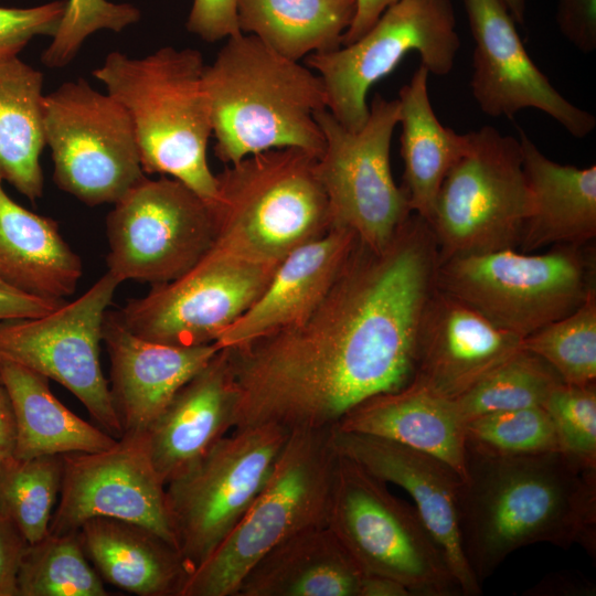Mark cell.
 I'll return each mask as SVG.
<instances>
[{
    "label": "cell",
    "instance_id": "obj_18",
    "mask_svg": "<svg viewBox=\"0 0 596 596\" xmlns=\"http://www.w3.org/2000/svg\"><path fill=\"white\" fill-rule=\"evenodd\" d=\"M462 3L475 43L470 87L481 111L513 118L525 108H534L575 138L590 135L596 117L566 99L538 67L505 4L501 0Z\"/></svg>",
    "mask_w": 596,
    "mask_h": 596
},
{
    "label": "cell",
    "instance_id": "obj_36",
    "mask_svg": "<svg viewBox=\"0 0 596 596\" xmlns=\"http://www.w3.org/2000/svg\"><path fill=\"white\" fill-rule=\"evenodd\" d=\"M566 384L596 383V289L571 313L522 339Z\"/></svg>",
    "mask_w": 596,
    "mask_h": 596
},
{
    "label": "cell",
    "instance_id": "obj_1",
    "mask_svg": "<svg viewBox=\"0 0 596 596\" xmlns=\"http://www.w3.org/2000/svg\"><path fill=\"white\" fill-rule=\"evenodd\" d=\"M437 269L434 252L414 236L379 252L358 242L302 320L224 348L237 397L233 429L332 427L361 402L407 385Z\"/></svg>",
    "mask_w": 596,
    "mask_h": 596
},
{
    "label": "cell",
    "instance_id": "obj_10",
    "mask_svg": "<svg viewBox=\"0 0 596 596\" xmlns=\"http://www.w3.org/2000/svg\"><path fill=\"white\" fill-rule=\"evenodd\" d=\"M265 424L233 429L166 485V504L178 549L194 571L246 514L289 437Z\"/></svg>",
    "mask_w": 596,
    "mask_h": 596
},
{
    "label": "cell",
    "instance_id": "obj_39",
    "mask_svg": "<svg viewBox=\"0 0 596 596\" xmlns=\"http://www.w3.org/2000/svg\"><path fill=\"white\" fill-rule=\"evenodd\" d=\"M542 407L553 422L560 450L584 469H596V383L562 382Z\"/></svg>",
    "mask_w": 596,
    "mask_h": 596
},
{
    "label": "cell",
    "instance_id": "obj_12",
    "mask_svg": "<svg viewBox=\"0 0 596 596\" xmlns=\"http://www.w3.org/2000/svg\"><path fill=\"white\" fill-rule=\"evenodd\" d=\"M398 118V100L379 94L358 131L343 127L327 109L316 114L324 138L316 170L331 224L351 230L361 244L376 252L389 245L413 213L391 170V141Z\"/></svg>",
    "mask_w": 596,
    "mask_h": 596
},
{
    "label": "cell",
    "instance_id": "obj_15",
    "mask_svg": "<svg viewBox=\"0 0 596 596\" xmlns=\"http://www.w3.org/2000/svg\"><path fill=\"white\" fill-rule=\"evenodd\" d=\"M119 284L106 272L78 298L43 316L0 322V360L60 383L117 439L124 432L99 351L104 318Z\"/></svg>",
    "mask_w": 596,
    "mask_h": 596
},
{
    "label": "cell",
    "instance_id": "obj_30",
    "mask_svg": "<svg viewBox=\"0 0 596 596\" xmlns=\"http://www.w3.org/2000/svg\"><path fill=\"white\" fill-rule=\"evenodd\" d=\"M17 428L14 457L29 459L70 453H95L117 441L97 425L68 409L51 391L49 379L20 364L0 360Z\"/></svg>",
    "mask_w": 596,
    "mask_h": 596
},
{
    "label": "cell",
    "instance_id": "obj_26",
    "mask_svg": "<svg viewBox=\"0 0 596 596\" xmlns=\"http://www.w3.org/2000/svg\"><path fill=\"white\" fill-rule=\"evenodd\" d=\"M77 532L104 582L138 596H182L193 570L179 549L158 533L103 517L87 520Z\"/></svg>",
    "mask_w": 596,
    "mask_h": 596
},
{
    "label": "cell",
    "instance_id": "obj_44",
    "mask_svg": "<svg viewBox=\"0 0 596 596\" xmlns=\"http://www.w3.org/2000/svg\"><path fill=\"white\" fill-rule=\"evenodd\" d=\"M64 302L30 296L0 281V322L40 317Z\"/></svg>",
    "mask_w": 596,
    "mask_h": 596
},
{
    "label": "cell",
    "instance_id": "obj_42",
    "mask_svg": "<svg viewBox=\"0 0 596 596\" xmlns=\"http://www.w3.org/2000/svg\"><path fill=\"white\" fill-rule=\"evenodd\" d=\"M556 24L582 53L596 50V0H557Z\"/></svg>",
    "mask_w": 596,
    "mask_h": 596
},
{
    "label": "cell",
    "instance_id": "obj_32",
    "mask_svg": "<svg viewBox=\"0 0 596 596\" xmlns=\"http://www.w3.org/2000/svg\"><path fill=\"white\" fill-rule=\"evenodd\" d=\"M356 0H238L242 33L294 61L341 46Z\"/></svg>",
    "mask_w": 596,
    "mask_h": 596
},
{
    "label": "cell",
    "instance_id": "obj_23",
    "mask_svg": "<svg viewBox=\"0 0 596 596\" xmlns=\"http://www.w3.org/2000/svg\"><path fill=\"white\" fill-rule=\"evenodd\" d=\"M236 402L226 351L220 349L146 430L151 461L164 485L233 429Z\"/></svg>",
    "mask_w": 596,
    "mask_h": 596
},
{
    "label": "cell",
    "instance_id": "obj_5",
    "mask_svg": "<svg viewBox=\"0 0 596 596\" xmlns=\"http://www.w3.org/2000/svg\"><path fill=\"white\" fill-rule=\"evenodd\" d=\"M317 159L290 147L227 164L216 174L212 247L246 262L279 265L323 235L332 224Z\"/></svg>",
    "mask_w": 596,
    "mask_h": 596
},
{
    "label": "cell",
    "instance_id": "obj_48",
    "mask_svg": "<svg viewBox=\"0 0 596 596\" xmlns=\"http://www.w3.org/2000/svg\"><path fill=\"white\" fill-rule=\"evenodd\" d=\"M508 8L510 14L518 23L524 22L525 0H501Z\"/></svg>",
    "mask_w": 596,
    "mask_h": 596
},
{
    "label": "cell",
    "instance_id": "obj_7",
    "mask_svg": "<svg viewBox=\"0 0 596 596\" xmlns=\"http://www.w3.org/2000/svg\"><path fill=\"white\" fill-rule=\"evenodd\" d=\"M326 524L364 574L396 579L415 596L462 595L416 508L339 451Z\"/></svg>",
    "mask_w": 596,
    "mask_h": 596
},
{
    "label": "cell",
    "instance_id": "obj_2",
    "mask_svg": "<svg viewBox=\"0 0 596 596\" xmlns=\"http://www.w3.org/2000/svg\"><path fill=\"white\" fill-rule=\"evenodd\" d=\"M457 511L462 553L480 584L526 545L577 543L596 554V469L562 451L493 456L467 449Z\"/></svg>",
    "mask_w": 596,
    "mask_h": 596
},
{
    "label": "cell",
    "instance_id": "obj_8",
    "mask_svg": "<svg viewBox=\"0 0 596 596\" xmlns=\"http://www.w3.org/2000/svg\"><path fill=\"white\" fill-rule=\"evenodd\" d=\"M439 289L494 326L524 338L574 311L595 288V251L555 245L542 254L504 248L439 263Z\"/></svg>",
    "mask_w": 596,
    "mask_h": 596
},
{
    "label": "cell",
    "instance_id": "obj_37",
    "mask_svg": "<svg viewBox=\"0 0 596 596\" xmlns=\"http://www.w3.org/2000/svg\"><path fill=\"white\" fill-rule=\"evenodd\" d=\"M466 448L493 456L561 451L553 422L542 406L501 411L465 424Z\"/></svg>",
    "mask_w": 596,
    "mask_h": 596
},
{
    "label": "cell",
    "instance_id": "obj_43",
    "mask_svg": "<svg viewBox=\"0 0 596 596\" xmlns=\"http://www.w3.org/2000/svg\"><path fill=\"white\" fill-rule=\"evenodd\" d=\"M28 544L14 524L0 513V596H19L18 574Z\"/></svg>",
    "mask_w": 596,
    "mask_h": 596
},
{
    "label": "cell",
    "instance_id": "obj_31",
    "mask_svg": "<svg viewBox=\"0 0 596 596\" xmlns=\"http://www.w3.org/2000/svg\"><path fill=\"white\" fill-rule=\"evenodd\" d=\"M43 74L18 56L0 61V180L31 201L43 194Z\"/></svg>",
    "mask_w": 596,
    "mask_h": 596
},
{
    "label": "cell",
    "instance_id": "obj_40",
    "mask_svg": "<svg viewBox=\"0 0 596 596\" xmlns=\"http://www.w3.org/2000/svg\"><path fill=\"white\" fill-rule=\"evenodd\" d=\"M64 10L65 1L32 8L0 7V61L18 56L38 35L53 36Z\"/></svg>",
    "mask_w": 596,
    "mask_h": 596
},
{
    "label": "cell",
    "instance_id": "obj_34",
    "mask_svg": "<svg viewBox=\"0 0 596 596\" xmlns=\"http://www.w3.org/2000/svg\"><path fill=\"white\" fill-rule=\"evenodd\" d=\"M63 465V455L29 459L12 456L0 469V513L29 544L49 534L61 491Z\"/></svg>",
    "mask_w": 596,
    "mask_h": 596
},
{
    "label": "cell",
    "instance_id": "obj_20",
    "mask_svg": "<svg viewBox=\"0 0 596 596\" xmlns=\"http://www.w3.org/2000/svg\"><path fill=\"white\" fill-rule=\"evenodd\" d=\"M520 349L522 338L437 286L422 324L412 381L455 400Z\"/></svg>",
    "mask_w": 596,
    "mask_h": 596
},
{
    "label": "cell",
    "instance_id": "obj_47",
    "mask_svg": "<svg viewBox=\"0 0 596 596\" xmlns=\"http://www.w3.org/2000/svg\"><path fill=\"white\" fill-rule=\"evenodd\" d=\"M409 590L398 581L387 576L364 574L360 596H409Z\"/></svg>",
    "mask_w": 596,
    "mask_h": 596
},
{
    "label": "cell",
    "instance_id": "obj_4",
    "mask_svg": "<svg viewBox=\"0 0 596 596\" xmlns=\"http://www.w3.org/2000/svg\"><path fill=\"white\" fill-rule=\"evenodd\" d=\"M204 68L198 50L164 46L143 57L111 52L93 75L127 111L143 172L177 179L213 205L217 179L207 161L213 127Z\"/></svg>",
    "mask_w": 596,
    "mask_h": 596
},
{
    "label": "cell",
    "instance_id": "obj_27",
    "mask_svg": "<svg viewBox=\"0 0 596 596\" xmlns=\"http://www.w3.org/2000/svg\"><path fill=\"white\" fill-rule=\"evenodd\" d=\"M364 573L327 525L300 531L265 553L236 596H360Z\"/></svg>",
    "mask_w": 596,
    "mask_h": 596
},
{
    "label": "cell",
    "instance_id": "obj_24",
    "mask_svg": "<svg viewBox=\"0 0 596 596\" xmlns=\"http://www.w3.org/2000/svg\"><path fill=\"white\" fill-rule=\"evenodd\" d=\"M465 424L454 400L411 381L400 390L361 402L336 427L387 438L433 455L464 479Z\"/></svg>",
    "mask_w": 596,
    "mask_h": 596
},
{
    "label": "cell",
    "instance_id": "obj_16",
    "mask_svg": "<svg viewBox=\"0 0 596 596\" xmlns=\"http://www.w3.org/2000/svg\"><path fill=\"white\" fill-rule=\"evenodd\" d=\"M277 266L235 258L211 245L183 275L151 286L117 313L127 329L150 341L213 343L260 296Z\"/></svg>",
    "mask_w": 596,
    "mask_h": 596
},
{
    "label": "cell",
    "instance_id": "obj_11",
    "mask_svg": "<svg viewBox=\"0 0 596 596\" xmlns=\"http://www.w3.org/2000/svg\"><path fill=\"white\" fill-rule=\"evenodd\" d=\"M460 39L451 0H400L359 39L311 53L305 64L320 77L326 109L347 129L360 130L369 117L368 93L408 52L437 76L454 67Z\"/></svg>",
    "mask_w": 596,
    "mask_h": 596
},
{
    "label": "cell",
    "instance_id": "obj_28",
    "mask_svg": "<svg viewBox=\"0 0 596 596\" xmlns=\"http://www.w3.org/2000/svg\"><path fill=\"white\" fill-rule=\"evenodd\" d=\"M82 274V260L58 224L12 200L0 180V281L30 296L65 300Z\"/></svg>",
    "mask_w": 596,
    "mask_h": 596
},
{
    "label": "cell",
    "instance_id": "obj_22",
    "mask_svg": "<svg viewBox=\"0 0 596 596\" xmlns=\"http://www.w3.org/2000/svg\"><path fill=\"white\" fill-rule=\"evenodd\" d=\"M358 241L351 230L331 226L291 252L255 302L221 333L217 347H237L302 320L328 294Z\"/></svg>",
    "mask_w": 596,
    "mask_h": 596
},
{
    "label": "cell",
    "instance_id": "obj_33",
    "mask_svg": "<svg viewBox=\"0 0 596 596\" xmlns=\"http://www.w3.org/2000/svg\"><path fill=\"white\" fill-rule=\"evenodd\" d=\"M19 596H107L78 532L46 534L28 544L18 574Z\"/></svg>",
    "mask_w": 596,
    "mask_h": 596
},
{
    "label": "cell",
    "instance_id": "obj_3",
    "mask_svg": "<svg viewBox=\"0 0 596 596\" xmlns=\"http://www.w3.org/2000/svg\"><path fill=\"white\" fill-rule=\"evenodd\" d=\"M204 85L214 153L222 162L290 147L321 155L324 138L316 114L326 109V95L308 66L241 32L205 65Z\"/></svg>",
    "mask_w": 596,
    "mask_h": 596
},
{
    "label": "cell",
    "instance_id": "obj_13",
    "mask_svg": "<svg viewBox=\"0 0 596 596\" xmlns=\"http://www.w3.org/2000/svg\"><path fill=\"white\" fill-rule=\"evenodd\" d=\"M43 127L55 184L89 206L116 203L146 177L127 111L85 79L44 96Z\"/></svg>",
    "mask_w": 596,
    "mask_h": 596
},
{
    "label": "cell",
    "instance_id": "obj_9",
    "mask_svg": "<svg viewBox=\"0 0 596 596\" xmlns=\"http://www.w3.org/2000/svg\"><path fill=\"white\" fill-rule=\"evenodd\" d=\"M468 137L466 151L440 185L429 222L440 262L517 248L530 214L520 140L491 126Z\"/></svg>",
    "mask_w": 596,
    "mask_h": 596
},
{
    "label": "cell",
    "instance_id": "obj_14",
    "mask_svg": "<svg viewBox=\"0 0 596 596\" xmlns=\"http://www.w3.org/2000/svg\"><path fill=\"white\" fill-rule=\"evenodd\" d=\"M107 273L151 286L188 272L211 247V205L181 181L142 178L106 219Z\"/></svg>",
    "mask_w": 596,
    "mask_h": 596
},
{
    "label": "cell",
    "instance_id": "obj_21",
    "mask_svg": "<svg viewBox=\"0 0 596 596\" xmlns=\"http://www.w3.org/2000/svg\"><path fill=\"white\" fill-rule=\"evenodd\" d=\"M102 337L110 362V395L124 434L146 432L220 350L215 342L180 347L147 340L127 329L117 311L108 310Z\"/></svg>",
    "mask_w": 596,
    "mask_h": 596
},
{
    "label": "cell",
    "instance_id": "obj_41",
    "mask_svg": "<svg viewBox=\"0 0 596 596\" xmlns=\"http://www.w3.org/2000/svg\"><path fill=\"white\" fill-rule=\"evenodd\" d=\"M238 0H193L187 21L189 32L205 42H216L241 33Z\"/></svg>",
    "mask_w": 596,
    "mask_h": 596
},
{
    "label": "cell",
    "instance_id": "obj_17",
    "mask_svg": "<svg viewBox=\"0 0 596 596\" xmlns=\"http://www.w3.org/2000/svg\"><path fill=\"white\" fill-rule=\"evenodd\" d=\"M63 464L49 533L77 532L87 520L103 517L143 525L178 547L146 432L125 433L105 450L65 454Z\"/></svg>",
    "mask_w": 596,
    "mask_h": 596
},
{
    "label": "cell",
    "instance_id": "obj_46",
    "mask_svg": "<svg viewBox=\"0 0 596 596\" xmlns=\"http://www.w3.org/2000/svg\"><path fill=\"white\" fill-rule=\"evenodd\" d=\"M17 428L12 405L8 392L0 379V469L14 456Z\"/></svg>",
    "mask_w": 596,
    "mask_h": 596
},
{
    "label": "cell",
    "instance_id": "obj_38",
    "mask_svg": "<svg viewBox=\"0 0 596 596\" xmlns=\"http://www.w3.org/2000/svg\"><path fill=\"white\" fill-rule=\"evenodd\" d=\"M140 18V11L129 3L107 0H67L64 14L41 56L50 68H62L77 55L85 40L99 30L120 32Z\"/></svg>",
    "mask_w": 596,
    "mask_h": 596
},
{
    "label": "cell",
    "instance_id": "obj_45",
    "mask_svg": "<svg viewBox=\"0 0 596 596\" xmlns=\"http://www.w3.org/2000/svg\"><path fill=\"white\" fill-rule=\"evenodd\" d=\"M400 0H356L354 19L342 38L341 45H347L364 34L392 4Z\"/></svg>",
    "mask_w": 596,
    "mask_h": 596
},
{
    "label": "cell",
    "instance_id": "obj_35",
    "mask_svg": "<svg viewBox=\"0 0 596 596\" xmlns=\"http://www.w3.org/2000/svg\"><path fill=\"white\" fill-rule=\"evenodd\" d=\"M562 382L544 360L522 348L454 401L467 422L488 413L542 406Z\"/></svg>",
    "mask_w": 596,
    "mask_h": 596
},
{
    "label": "cell",
    "instance_id": "obj_6",
    "mask_svg": "<svg viewBox=\"0 0 596 596\" xmlns=\"http://www.w3.org/2000/svg\"><path fill=\"white\" fill-rule=\"evenodd\" d=\"M332 427L290 432L268 481L235 529L192 572L182 596H236L247 571L272 547L327 525L338 459Z\"/></svg>",
    "mask_w": 596,
    "mask_h": 596
},
{
    "label": "cell",
    "instance_id": "obj_25",
    "mask_svg": "<svg viewBox=\"0 0 596 596\" xmlns=\"http://www.w3.org/2000/svg\"><path fill=\"white\" fill-rule=\"evenodd\" d=\"M530 214L519 247L533 253L549 245H587L596 236V166L577 168L547 158L520 130Z\"/></svg>",
    "mask_w": 596,
    "mask_h": 596
},
{
    "label": "cell",
    "instance_id": "obj_29",
    "mask_svg": "<svg viewBox=\"0 0 596 596\" xmlns=\"http://www.w3.org/2000/svg\"><path fill=\"white\" fill-rule=\"evenodd\" d=\"M428 70L421 64L398 93L403 183L413 213L430 222L440 185L468 147L438 120L428 95Z\"/></svg>",
    "mask_w": 596,
    "mask_h": 596
},
{
    "label": "cell",
    "instance_id": "obj_19",
    "mask_svg": "<svg viewBox=\"0 0 596 596\" xmlns=\"http://www.w3.org/2000/svg\"><path fill=\"white\" fill-rule=\"evenodd\" d=\"M337 450L384 482L403 488L429 532L444 551L461 594H481V584L470 571L461 549L457 499L459 473L427 453L387 438L332 427Z\"/></svg>",
    "mask_w": 596,
    "mask_h": 596
}]
</instances>
